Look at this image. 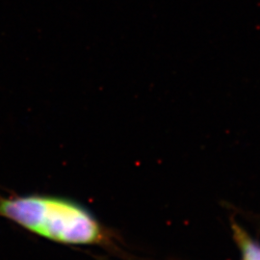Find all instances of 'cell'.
Segmentation results:
<instances>
[{"mask_svg":"<svg viewBox=\"0 0 260 260\" xmlns=\"http://www.w3.org/2000/svg\"><path fill=\"white\" fill-rule=\"evenodd\" d=\"M243 260H260V251L259 252L251 254V255H248L246 257H243Z\"/></svg>","mask_w":260,"mask_h":260,"instance_id":"obj_2","label":"cell"},{"mask_svg":"<svg viewBox=\"0 0 260 260\" xmlns=\"http://www.w3.org/2000/svg\"><path fill=\"white\" fill-rule=\"evenodd\" d=\"M0 217L30 233L68 245H103L108 234L83 205L54 196L0 195Z\"/></svg>","mask_w":260,"mask_h":260,"instance_id":"obj_1","label":"cell"}]
</instances>
